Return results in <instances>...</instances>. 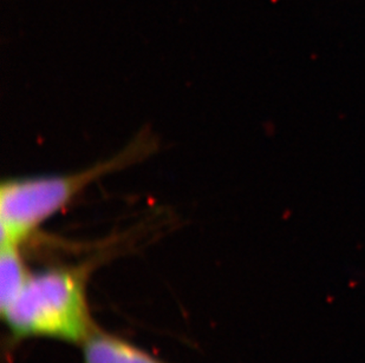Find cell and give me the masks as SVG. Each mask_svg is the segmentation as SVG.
<instances>
[{
  "label": "cell",
  "instance_id": "obj_1",
  "mask_svg": "<svg viewBox=\"0 0 365 363\" xmlns=\"http://www.w3.org/2000/svg\"><path fill=\"white\" fill-rule=\"evenodd\" d=\"M91 264L57 265L31 273L17 296L1 309L16 340H57L81 344L97 327L88 302Z\"/></svg>",
  "mask_w": 365,
  "mask_h": 363
},
{
  "label": "cell",
  "instance_id": "obj_2",
  "mask_svg": "<svg viewBox=\"0 0 365 363\" xmlns=\"http://www.w3.org/2000/svg\"><path fill=\"white\" fill-rule=\"evenodd\" d=\"M155 149L150 135H141L102 163L68 175L4 182L0 188V246L21 248L48 219L68 206L93 182L148 157Z\"/></svg>",
  "mask_w": 365,
  "mask_h": 363
},
{
  "label": "cell",
  "instance_id": "obj_4",
  "mask_svg": "<svg viewBox=\"0 0 365 363\" xmlns=\"http://www.w3.org/2000/svg\"><path fill=\"white\" fill-rule=\"evenodd\" d=\"M0 247V309H4L17 296L31 271L21 256V248Z\"/></svg>",
  "mask_w": 365,
  "mask_h": 363
},
{
  "label": "cell",
  "instance_id": "obj_3",
  "mask_svg": "<svg viewBox=\"0 0 365 363\" xmlns=\"http://www.w3.org/2000/svg\"><path fill=\"white\" fill-rule=\"evenodd\" d=\"M83 363H165L120 336L96 329L82 344Z\"/></svg>",
  "mask_w": 365,
  "mask_h": 363
}]
</instances>
